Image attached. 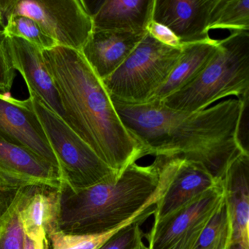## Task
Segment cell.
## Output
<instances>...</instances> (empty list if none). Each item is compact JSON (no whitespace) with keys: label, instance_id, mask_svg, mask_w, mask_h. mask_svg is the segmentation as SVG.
Returning a JSON list of instances; mask_svg holds the SVG:
<instances>
[{"label":"cell","instance_id":"obj_5","mask_svg":"<svg viewBox=\"0 0 249 249\" xmlns=\"http://www.w3.org/2000/svg\"><path fill=\"white\" fill-rule=\"evenodd\" d=\"M181 48L174 49L145 35L124 63L103 80L110 97L131 104L146 103L178 62Z\"/></svg>","mask_w":249,"mask_h":249},{"label":"cell","instance_id":"obj_22","mask_svg":"<svg viewBox=\"0 0 249 249\" xmlns=\"http://www.w3.org/2000/svg\"><path fill=\"white\" fill-rule=\"evenodd\" d=\"M26 190L20 192L0 215V249H23L24 233L18 213Z\"/></svg>","mask_w":249,"mask_h":249},{"label":"cell","instance_id":"obj_30","mask_svg":"<svg viewBox=\"0 0 249 249\" xmlns=\"http://www.w3.org/2000/svg\"><path fill=\"white\" fill-rule=\"evenodd\" d=\"M135 249H148V248L143 242H142Z\"/></svg>","mask_w":249,"mask_h":249},{"label":"cell","instance_id":"obj_21","mask_svg":"<svg viewBox=\"0 0 249 249\" xmlns=\"http://www.w3.org/2000/svg\"><path fill=\"white\" fill-rule=\"evenodd\" d=\"M6 19V24L2 29L5 37L22 39L42 52L59 46L55 40L33 18L14 14L8 16Z\"/></svg>","mask_w":249,"mask_h":249},{"label":"cell","instance_id":"obj_2","mask_svg":"<svg viewBox=\"0 0 249 249\" xmlns=\"http://www.w3.org/2000/svg\"><path fill=\"white\" fill-rule=\"evenodd\" d=\"M66 122L119 175L145 157L113 106L101 80L79 51L58 46L43 52Z\"/></svg>","mask_w":249,"mask_h":249},{"label":"cell","instance_id":"obj_16","mask_svg":"<svg viewBox=\"0 0 249 249\" xmlns=\"http://www.w3.org/2000/svg\"><path fill=\"white\" fill-rule=\"evenodd\" d=\"M221 181L199 164L179 159L170 184L154 207V221L180 209Z\"/></svg>","mask_w":249,"mask_h":249},{"label":"cell","instance_id":"obj_27","mask_svg":"<svg viewBox=\"0 0 249 249\" xmlns=\"http://www.w3.org/2000/svg\"><path fill=\"white\" fill-rule=\"evenodd\" d=\"M243 101L241 113L237 126L236 138L240 148L245 153H249V97Z\"/></svg>","mask_w":249,"mask_h":249},{"label":"cell","instance_id":"obj_19","mask_svg":"<svg viewBox=\"0 0 249 249\" xmlns=\"http://www.w3.org/2000/svg\"><path fill=\"white\" fill-rule=\"evenodd\" d=\"M249 31V0H217L208 30Z\"/></svg>","mask_w":249,"mask_h":249},{"label":"cell","instance_id":"obj_12","mask_svg":"<svg viewBox=\"0 0 249 249\" xmlns=\"http://www.w3.org/2000/svg\"><path fill=\"white\" fill-rule=\"evenodd\" d=\"M5 43L11 65L24 78L30 96L41 100L66 122V116L43 52L26 40L17 37H5Z\"/></svg>","mask_w":249,"mask_h":249},{"label":"cell","instance_id":"obj_3","mask_svg":"<svg viewBox=\"0 0 249 249\" xmlns=\"http://www.w3.org/2000/svg\"><path fill=\"white\" fill-rule=\"evenodd\" d=\"M179 159L156 157L148 166L136 162L119 177L82 189L59 188V230L99 234L154 215V207L170 184Z\"/></svg>","mask_w":249,"mask_h":249},{"label":"cell","instance_id":"obj_20","mask_svg":"<svg viewBox=\"0 0 249 249\" xmlns=\"http://www.w3.org/2000/svg\"><path fill=\"white\" fill-rule=\"evenodd\" d=\"M232 240V223L228 204L224 201L201 233L194 249H230Z\"/></svg>","mask_w":249,"mask_h":249},{"label":"cell","instance_id":"obj_1","mask_svg":"<svg viewBox=\"0 0 249 249\" xmlns=\"http://www.w3.org/2000/svg\"><path fill=\"white\" fill-rule=\"evenodd\" d=\"M111 100L145 156L192 161L222 180L230 163L247 154L236 138L241 100L230 99L203 110L184 112L160 102L131 104Z\"/></svg>","mask_w":249,"mask_h":249},{"label":"cell","instance_id":"obj_29","mask_svg":"<svg viewBox=\"0 0 249 249\" xmlns=\"http://www.w3.org/2000/svg\"><path fill=\"white\" fill-rule=\"evenodd\" d=\"M4 18H5V17H4L3 14L0 11V27L2 26V27H4V26H5L4 25Z\"/></svg>","mask_w":249,"mask_h":249},{"label":"cell","instance_id":"obj_11","mask_svg":"<svg viewBox=\"0 0 249 249\" xmlns=\"http://www.w3.org/2000/svg\"><path fill=\"white\" fill-rule=\"evenodd\" d=\"M217 0H154L152 21L170 28L181 44L210 40V17Z\"/></svg>","mask_w":249,"mask_h":249},{"label":"cell","instance_id":"obj_14","mask_svg":"<svg viewBox=\"0 0 249 249\" xmlns=\"http://www.w3.org/2000/svg\"><path fill=\"white\" fill-rule=\"evenodd\" d=\"M146 33L147 31L93 32L81 52L103 81L124 63Z\"/></svg>","mask_w":249,"mask_h":249},{"label":"cell","instance_id":"obj_23","mask_svg":"<svg viewBox=\"0 0 249 249\" xmlns=\"http://www.w3.org/2000/svg\"><path fill=\"white\" fill-rule=\"evenodd\" d=\"M122 228L99 234H73L56 228L48 234L49 246L50 249H99Z\"/></svg>","mask_w":249,"mask_h":249},{"label":"cell","instance_id":"obj_26","mask_svg":"<svg viewBox=\"0 0 249 249\" xmlns=\"http://www.w3.org/2000/svg\"><path fill=\"white\" fill-rule=\"evenodd\" d=\"M147 33L153 38L164 46L174 49H180L181 43L178 37L168 27L160 23L151 21L147 27Z\"/></svg>","mask_w":249,"mask_h":249},{"label":"cell","instance_id":"obj_8","mask_svg":"<svg viewBox=\"0 0 249 249\" xmlns=\"http://www.w3.org/2000/svg\"><path fill=\"white\" fill-rule=\"evenodd\" d=\"M224 197L221 180L180 209L154 221L146 234L148 249H194Z\"/></svg>","mask_w":249,"mask_h":249},{"label":"cell","instance_id":"obj_7","mask_svg":"<svg viewBox=\"0 0 249 249\" xmlns=\"http://www.w3.org/2000/svg\"><path fill=\"white\" fill-rule=\"evenodd\" d=\"M0 11L37 21L58 46L81 52L93 33L84 0H0Z\"/></svg>","mask_w":249,"mask_h":249},{"label":"cell","instance_id":"obj_13","mask_svg":"<svg viewBox=\"0 0 249 249\" xmlns=\"http://www.w3.org/2000/svg\"><path fill=\"white\" fill-rule=\"evenodd\" d=\"M84 2L92 19L93 32H145L152 21L154 0Z\"/></svg>","mask_w":249,"mask_h":249},{"label":"cell","instance_id":"obj_24","mask_svg":"<svg viewBox=\"0 0 249 249\" xmlns=\"http://www.w3.org/2000/svg\"><path fill=\"white\" fill-rule=\"evenodd\" d=\"M147 218L138 220L113 234L99 249H135L142 242L141 224Z\"/></svg>","mask_w":249,"mask_h":249},{"label":"cell","instance_id":"obj_4","mask_svg":"<svg viewBox=\"0 0 249 249\" xmlns=\"http://www.w3.org/2000/svg\"><path fill=\"white\" fill-rule=\"evenodd\" d=\"M229 96L249 97V31L232 32L219 40L208 65L189 85L160 102L173 110H203Z\"/></svg>","mask_w":249,"mask_h":249},{"label":"cell","instance_id":"obj_25","mask_svg":"<svg viewBox=\"0 0 249 249\" xmlns=\"http://www.w3.org/2000/svg\"><path fill=\"white\" fill-rule=\"evenodd\" d=\"M16 78V71L11 65L3 31L0 30V93L9 94Z\"/></svg>","mask_w":249,"mask_h":249},{"label":"cell","instance_id":"obj_28","mask_svg":"<svg viewBox=\"0 0 249 249\" xmlns=\"http://www.w3.org/2000/svg\"><path fill=\"white\" fill-rule=\"evenodd\" d=\"M23 249H50L49 241L34 240L24 234Z\"/></svg>","mask_w":249,"mask_h":249},{"label":"cell","instance_id":"obj_6","mask_svg":"<svg viewBox=\"0 0 249 249\" xmlns=\"http://www.w3.org/2000/svg\"><path fill=\"white\" fill-rule=\"evenodd\" d=\"M30 97L59 161L62 184L72 189H82L120 176L108 167L60 116L41 100Z\"/></svg>","mask_w":249,"mask_h":249},{"label":"cell","instance_id":"obj_15","mask_svg":"<svg viewBox=\"0 0 249 249\" xmlns=\"http://www.w3.org/2000/svg\"><path fill=\"white\" fill-rule=\"evenodd\" d=\"M232 223L230 249H249V154L236 157L222 179Z\"/></svg>","mask_w":249,"mask_h":249},{"label":"cell","instance_id":"obj_10","mask_svg":"<svg viewBox=\"0 0 249 249\" xmlns=\"http://www.w3.org/2000/svg\"><path fill=\"white\" fill-rule=\"evenodd\" d=\"M0 139L22 147L50 162L62 173L30 97L17 100L0 93Z\"/></svg>","mask_w":249,"mask_h":249},{"label":"cell","instance_id":"obj_18","mask_svg":"<svg viewBox=\"0 0 249 249\" xmlns=\"http://www.w3.org/2000/svg\"><path fill=\"white\" fill-rule=\"evenodd\" d=\"M219 40L211 38L206 41L182 44L181 54L165 82L148 102H161L194 81L218 49Z\"/></svg>","mask_w":249,"mask_h":249},{"label":"cell","instance_id":"obj_17","mask_svg":"<svg viewBox=\"0 0 249 249\" xmlns=\"http://www.w3.org/2000/svg\"><path fill=\"white\" fill-rule=\"evenodd\" d=\"M59 189L33 186L27 189L20 206L24 234L34 240L49 241L48 234L58 227Z\"/></svg>","mask_w":249,"mask_h":249},{"label":"cell","instance_id":"obj_9","mask_svg":"<svg viewBox=\"0 0 249 249\" xmlns=\"http://www.w3.org/2000/svg\"><path fill=\"white\" fill-rule=\"evenodd\" d=\"M59 170L29 150L0 139V215L18 194L33 186L59 189Z\"/></svg>","mask_w":249,"mask_h":249}]
</instances>
